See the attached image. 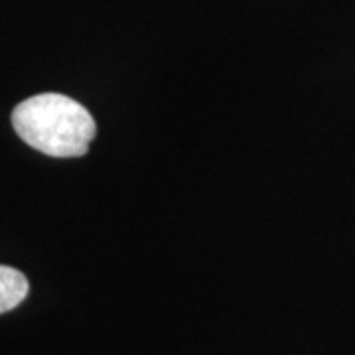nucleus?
<instances>
[{"instance_id":"1","label":"nucleus","mask_w":355,"mask_h":355,"mask_svg":"<svg viewBox=\"0 0 355 355\" xmlns=\"http://www.w3.org/2000/svg\"><path fill=\"white\" fill-rule=\"evenodd\" d=\"M16 135L53 158H77L89 150L97 125L87 109L60 93H42L22 101L12 113Z\"/></svg>"},{"instance_id":"2","label":"nucleus","mask_w":355,"mask_h":355,"mask_svg":"<svg viewBox=\"0 0 355 355\" xmlns=\"http://www.w3.org/2000/svg\"><path fill=\"white\" fill-rule=\"evenodd\" d=\"M28 291L30 284L20 270L0 265V314L10 312L18 304H22Z\"/></svg>"}]
</instances>
